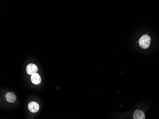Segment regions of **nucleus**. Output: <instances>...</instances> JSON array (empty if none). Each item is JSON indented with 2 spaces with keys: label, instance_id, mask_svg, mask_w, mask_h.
I'll return each instance as SVG.
<instances>
[{
  "label": "nucleus",
  "instance_id": "7ed1b4c3",
  "mask_svg": "<svg viewBox=\"0 0 159 119\" xmlns=\"http://www.w3.org/2000/svg\"><path fill=\"white\" fill-rule=\"evenodd\" d=\"M28 107L29 110L31 112L33 113L37 112L40 109L39 105H38L37 102H30L28 104Z\"/></svg>",
  "mask_w": 159,
  "mask_h": 119
},
{
  "label": "nucleus",
  "instance_id": "20e7f679",
  "mask_svg": "<svg viewBox=\"0 0 159 119\" xmlns=\"http://www.w3.org/2000/svg\"><path fill=\"white\" fill-rule=\"evenodd\" d=\"M6 100L10 103H14L16 100L15 94L12 92H8L5 94Z\"/></svg>",
  "mask_w": 159,
  "mask_h": 119
},
{
  "label": "nucleus",
  "instance_id": "f03ea898",
  "mask_svg": "<svg viewBox=\"0 0 159 119\" xmlns=\"http://www.w3.org/2000/svg\"><path fill=\"white\" fill-rule=\"evenodd\" d=\"M38 71V67L35 64L30 63L27 66L26 72L29 75H32L34 74H36Z\"/></svg>",
  "mask_w": 159,
  "mask_h": 119
},
{
  "label": "nucleus",
  "instance_id": "f257e3e1",
  "mask_svg": "<svg viewBox=\"0 0 159 119\" xmlns=\"http://www.w3.org/2000/svg\"><path fill=\"white\" fill-rule=\"evenodd\" d=\"M151 42V38L149 35L145 34L142 36L139 40V45L143 49H147L149 47Z\"/></svg>",
  "mask_w": 159,
  "mask_h": 119
},
{
  "label": "nucleus",
  "instance_id": "39448f33",
  "mask_svg": "<svg viewBox=\"0 0 159 119\" xmlns=\"http://www.w3.org/2000/svg\"><path fill=\"white\" fill-rule=\"evenodd\" d=\"M134 119H145L144 112L140 110H136L133 114Z\"/></svg>",
  "mask_w": 159,
  "mask_h": 119
},
{
  "label": "nucleus",
  "instance_id": "423d86ee",
  "mask_svg": "<svg viewBox=\"0 0 159 119\" xmlns=\"http://www.w3.org/2000/svg\"><path fill=\"white\" fill-rule=\"evenodd\" d=\"M31 79L32 83L35 85H38L41 82V78L40 75L38 74H34L32 75Z\"/></svg>",
  "mask_w": 159,
  "mask_h": 119
}]
</instances>
